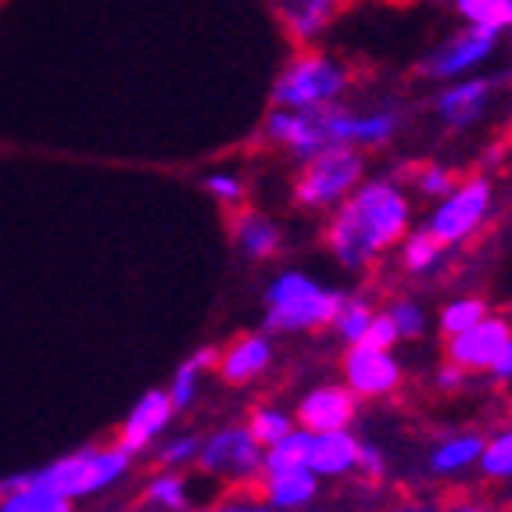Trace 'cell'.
<instances>
[{
	"instance_id": "obj_1",
	"label": "cell",
	"mask_w": 512,
	"mask_h": 512,
	"mask_svg": "<svg viewBox=\"0 0 512 512\" xmlns=\"http://www.w3.org/2000/svg\"><path fill=\"white\" fill-rule=\"evenodd\" d=\"M412 222L409 194L394 180H366L326 222V248L344 269H366L402 244Z\"/></svg>"
},
{
	"instance_id": "obj_2",
	"label": "cell",
	"mask_w": 512,
	"mask_h": 512,
	"mask_svg": "<svg viewBox=\"0 0 512 512\" xmlns=\"http://www.w3.org/2000/svg\"><path fill=\"white\" fill-rule=\"evenodd\" d=\"M129 470H133V455L122 444H108V448L86 444L79 452L54 459L51 466L0 477V498L15 491V487H43L51 495L79 502V498L101 495L104 487H115L122 477H129Z\"/></svg>"
},
{
	"instance_id": "obj_3",
	"label": "cell",
	"mask_w": 512,
	"mask_h": 512,
	"mask_svg": "<svg viewBox=\"0 0 512 512\" xmlns=\"http://www.w3.org/2000/svg\"><path fill=\"white\" fill-rule=\"evenodd\" d=\"M348 294L333 291L316 276L301 273V269H283L265 287V319L262 330L269 337L280 333H308L333 326V316L341 312Z\"/></svg>"
},
{
	"instance_id": "obj_4",
	"label": "cell",
	"mask_w": 512,
	"mask_h": 512,
	"mask_svg": "<svg viewBox=\"0 0 512 512\" xmlns=\"http://www.w3.org/2000/svg\"><path fill=\"white\" fill-rule=\"evenodd\" d=\"M351 129H355V111L344 104L308 111L273 108L262 122V137L265 144L291 151L298 162H308L330 147H351Z\"/></svg>"
},
{
	"instance_id": "obj_5",
	"label": "cell",
	"mask_w": 512,
	"mask_h": 512,
	"mask_svg": "<svg viewBox=\"0 0 512 512\" xmlns=\"http://www.w3.org/2000/svg\"><path fill=\"white\" fill-rule=\"evenodd\" d=\"M344 90H348V69L344 65H337L323 51H301L276 76L273 108H287V111L326 108V104H341Z\"/></svg>"
},
{
	"instance_id": "obj_6",
	"label": "cell",
	"mask_w": 512,
	"mask_h": 512,
	"mask_svg": "<svg viewBox=\"0 0 512 512\" xmlns=\"http://www.w3.org/2000/svg\"><path fill=\"white\" fill-rule=\"evenodd\" d=\"M301 165L305 169L294 183V201L305 212H333L366 183V158L359 147H330Z\"/></svg>"
},
{
	"instance_id": "obj_7",
	"label": "cell",
	"mask_w": 512,
	"mask_h": 512,
	"mask_svg": "<svg viewBox=\"0 0 512 512\" xmlns=\"http://www.w3.org/2000/svg\"><path fill=\"white\" fill-rule=\"evenodd\" d=\"M197 466L226 484H251L265 473V448L248 427H222L201 441Z\"/></svg>"
},
{
	"instance_id": "obj_8",
	"label": "cell",
	"mask_w": 512,
	"mask_h": 512,
	"mask_svg": "<svg viewBox=\"0 0 512 512\" xmlns=\"http://www.w3.org/2000/svg\"><path fill=\"white\" fill-rule=\"evenodd\" d=\"M487 212H491V183L484 176H473V180H462L444 201H437L423 230L434 233L437 244H444V248H455L480 230Z\"/></svg>"
},
{
	"instance_id": "obj_9",
	"label": "cell",
	"mask_w": 512,
	"mask_h": 512,
	"mask_svg": "<svg viewBox=\"0 0 512 512\" xmlns=\"http://www.w3.org/2000/svg\"><path fill=\"white\" fill-rule=\"evenodd\" d=\"M498 51V36L487 33V29H459L455 36L441 40L427 58L419 61V76L430 79V83H455V79H466L495 58Z\"/></svg>"
},
{
	"instance_id": "obj_10",
	"label": "cell",
	"mask_w": 512,
	"mask_h": 512,
	"mask_svg": "<svg viewBox=\"0 0 512 512\" xmlns=\"http://www.w3.org/2000/svg\"><path fill=\"white\" fill-rule=\"evenodd\" d=\"M512 337V323L505 316H491L487 312L477 326L448 337L444 351H448V362H455L466 373H491L495 362L502 359L505 344Z\"/></svg>"
},
{
	"instance_id": "obj_11",
	"label": "cell",
	"mask_w": 512,
	"mask_h": 512,
	"mask_svg": "<svg viewBox=\"0 0 512 512\" xmlns=\"http://www.w3.org/2000/svg\"><path fill=\"white\" fill-rule=\"evenodd\" d=\"M344 387L355 398H387L402 387V362L394 359L391 351L359 348L351 344L344 355Z\"/></svg>"
},
{
	"instance_id": "obj_12",
	"label": "cell",
	"mask_w": 512,
	"mask_h": 512,
	"mask_svg": "<svg viewBox=\"0 0 512 512\" xmlns=\"http://www.w3.org/2000/svg\"><path fill=\"white\" fill-rule=\"evenodd\" d=\"M495 90H498V79H487V76L455 79V83H448V86L437 90V97H434L437 119H441L448 129L477 126V122H484Z\"/></svg>"
},
{
	"instance_id": "obj_13",
	"label": "cell",
	"mask_w": 512,
	"mask_h": 512,
	"mask_svg": "<svg viewBox=\"0 0 512 512\" xmlns=\"http://www.w3.org/2000/svg\"><path fill=\"white\" fill-rule=\"evenodd\" d=\"M359 416V398L344 384H319L298 402V427L312 430V434H326V430H351Z\"/></svg>"
},
{
	"instance_id": "obj_14",
	"label": "cell",
	"mask_w": 512,
	"mask_h": 512,
	"mask_svg": "<svg viewBox=\"0 0 512 512\" xmlns=\"http://www.w3.org/2000/svg\"><path fill=\"white\" fill-rule=\"evenodd\" d=\"M172 416H176V409H172V398L169 391H147L137 398V405L129 409V416L122 419V430H119V444L126 448L129 455H140L147 452L158 437L169 430Z\"/></svg>"
},
{
	"instance_id": "obj_15",
	"label": "cell",
	"mask_w": 512,
	"mask_h": 512,
	"mask_svg": "<svg viewBox=\"0 0 512 512\" xmlns=\"http://www.w3.org/2000/svg\"><path fill=\"white\" fill-rule=\"evenodd\" d=\"M269 366H273V337L265 330H255V333L237 337L226 351H219L215 373H219L226 384L240 387V384L258 380Z\"/></svg>"
},
{
	"instance_id": "obj_16",
	"label": "cell",
	"mask_w": 512,
	"mask_h": 512,
	"mask_svg": "<svg viewBox=\"0 0 512 512\" xmlns=\"http://www.w3.org/2000/svg\"><path fill=\"white\" fill-rule=\"evenodd\" d=\"M230 237L237 251L251 262H269L283 251V230L258 208H237L230 219Z\"/></svg>"
},
{
	"instance_id": "obj_17",
	"label": "cell",
	"mask_w": 512,
	"mask_h": 512,
	"mask_svg": "<svg viewBox=\"0 0 512 512\" xmlns=\"http://www.w3.org/2000/svg\"><path fill=\"white\" fill-rule=\"evenodd\" d=\"M341 4L344 0H276V11L287 36L308 47L333 26V18L341 15Z\"/></svg>"
},
{
	"instance_id": "obj_18",
	"label": "cell",
	"mask_w": 512,
	"mask_h": 512,
	"mask_svg": "<svg viewBox=\"0 0 512 512\" xmlns=\"http://www.w3.org/2000/svg\"><path fill=\"white\" fill-rule=\"evenodd\" d=\"M359 448H362V441L351 434V430L312 434L308 470L316 473V477H344V473H355V466H359Z\"/></svg>"
},
{
	"instance_id": "obj_19",
	"label": "cell",
	"mask_w": 512,
	"mask_h": 512,
	"mask_svg": "<svg viewBox=\"0 0 512 512\" xmlns=\"http://www.w3.org/2000/svg\"><path fill=\"white\" fill-rule=\"evenodd\" d=\"M265 505L273 512H294L305 509L319 491V477L308 466L301 470H283V473H265L262 477Z\"/></svg>"
},
{
	"instance_id": "obj_20",
	"label": "cell",
	"mask_w": 512,
	"mask_h": 512,
	"mask_svg": "<svg viewBox=\"0 0 512 512\" xmlns=\"http://www.w3.org/2000/svg\"><path fill=\"white\" fill-rule=\"evenodd\" d=\"M215 362H219V348H205V351H194L190 359H183L180 366H176L172 384L165 387L172 398V409L183 412L194 405L197 391H201V380H205L208 369H215Z\"/></svg>"
},
{
	"instance_id": "obj_21",
	"label": "cell",
	"mask_w": 512,
	"mask_h": 512,
	"mask_svg": "<svg viewBox=\"0 0 512 512\" xmlns=\"http://www.w3.org/2000/svg\"><path fill=\"white\" fill-rule=\"evenodd\" d=\"M480 455H484V437L480 434L444 437L434 452H430V470H434L437 477H452V473H462V470H470V466H477Z\"/></svg>"
},
{
	"instance_id": "obj_22",
	"label": "cell",
	"mask_w": 512,
	"mask_h": 512,
	"mask_svg": "<svg viewBox=\"0 0 512 512\" xmlns=\"http://www.w3.org/2000/svg\"><path fill=\"white\" fill-rule=\"evenodd\" d=\"M402 129V115L394 108H369L355 111V129H351V147H384L394 140V133Z\"/></svg>"
},
{
	"instance_id": "obj_23",
	"label": "cell",
	"mask_w": 512,
	"mask_h": 512,
	"mask_svg": "<svg viewBox=\"0 0 512 512\" xmlns=\"http://www.w3.org/2000/svg\"><path fill=\"white\" fill-rule=\"evenodd\" d=\"M144 502L158 512H187L190 495H187V477L180 470H162L154 473L144 484Z\"/></svg>"
},
{
	"instance_id": "obj_24",
	"label": "cell",
	"mask_w": 512,
	"mask_h": 512,
	"mask_svg": "<svg viewBox=\"0 0 512 512\" xmlns=\"http://www.w3.org/2000/svg\"><path fill=\"white\" fill-rule=\"evenodd\" d=\"M455 11L462 22L473 29H487V33H509L512 29V0H455Z\"/></svg>"
},
{
	"instance_id": "obj_25",
	"label": "cell",
	"mask_w": 512,
	"mask_h": 512,
	"mask_svg": "<svg viewBox=\"0 0 512 512\" xmlns=\"http://www.w3.org/2000/svg\"><path fill=\"white\" fill-rule=\"evenodd\" d=\"M308 448H312V430L294 427L283 441L265 448V473H283V470H301V466H308Z\"/></svg>"
},
{
	"instance_id": "obj_26",
	"label": "cell",
	"mask_w": 512,
	"mask_h": 512,
	"mask_svg": "<svg viewBox=\"0 0 512 512\" xmlns=\"http://www.w3.org/2000/svg\"><path fill=\"white\" fill-rule=\"evenodd\" d=\"M444 255V244H437V237L430 230H409L402 237V265L412 276L430 273Z\"/></svg>"
},
{
	"instance_id": "obj_27",
	"label": "cell",
	"mask_w": 512,
	"mask_h": 512,
	"mask_svg": "<svg viewBox=\"0 0 512 512\" xmlns=\"http://www.w3.org/2000/svg\"><path fill=\"white\" fill-rule=\"evenodd\" d=\"M0 512H76V502L51 495L43 487H15L0 498Z\"/></svg>"
},
{
	"instance_id": "obj_28",
	"label": "cell",
	"mask_w": 512,
	"mask_h": 512,
	"mask_svg": "<svg viewBox=\"0 0 512 512\" xmlns=\"http://www.w3.org/2000/svg\"><path fill=\"white\" fill-rule=\"evenodd\" d=\"M484 316H487V301L473 298V294H462V298H452L441 308V316H437V330H441L444 337H455V333L477 326Z\"/></svg>"
},
{
	"instance_id": "obj_29",
	"label": "cell",
	"mask_w": 512,
	"mask_h": 512,
	"mask_svg": "<svg viewBox=\"0 0 512 512\" xmlns=\"http://www.w3.org/2000/svg\"><path fill=\"white\" fill-rule=\"evenodd\" d=\"M294 427H298V419H294L287 409H276V405H262V409H255L248 419V430L255 434V441L262 444V448L283 441Z\"/></svg>"
},
{
	"instance_id": "obj_30",
	"label": "cell",
	"mask_w": 512,
	"mask_h": 512,
	"mask_svg": "<svg viewBox=\"0 0 512 512\" xmlns=\"http://www.w3.org/2000/svg\"><path fill=\"white\" fill-rule=\"evenodd\" d=\"M373 305L369 301H362V298H344V305H341V312L333 316V333L341 337L344 344H359L362 337H366V330H369V323H373Z\"/></svg>"
},
{
	"instance_id": "obj_31",
	"label": "cell",
	"mask_w": 512,
	"mask_h": 512,
	"mask_svg": "<svg viewBox=\"0 0 512 512\" xmlns=\"http://www.w3.org/2000/svg\"><path fill=\"white\" fill-rule=\"evenodd\" d=\"M477 466L491 480H512V430H498L491 441H484V455Z\"/></svg>"
},
{
	"instance_id": "obj_32",
	"label": "cell",
	"mask_w": 512,
	"mask_h": 512,
	"mask_svg": "<svg viewBox=\"0 0 512 512\" xmlns=\"http://www.w3.org/2000/svg\"><path fill=\"white\" fill-rule=\"evenodd\" d=\"M387 316H391L394 330H398V341H419V337L427 333V312H423V305L412 298L391 301Z\"/></svg>"
},
{
	"instance_id": "obj_33",
	"label": "cell",
	"mask_w": 512,
	"mask_h": 512,
	"mask_svg": "<svg viewBox=\"0 0 512 512\" xmlns=\"http://www.w3.org/2000/svg\"><path fill=\"white\" fill-rule=\"evenodd\" d=\"M197 455H201V437L197 434H172L169 441H162V448H158L162 470H183V466L197 462Z\"/></svg>"
},
{
	"instance_id": "obj_34",
	"label": "cell",
	"mask_w": 512,
	"mask_h": 512,
	"mask_svg": "<svg viewBox=\"0 0 512 512\" xmlns=\"http://www.w3.org/2000/svg\"><path fill=\"white\" fill-rule=\"evenodd\" d=\"M205 194L215 197L219 205H230L237 208L244 201V180H240L237 172H208L205 176Z\"/></svg>"
},
{
	"instance_id": "obj_35",
	"label": "cell",
	"mask_w": 512,
	"mask_h": 512,
	"mask_svg": "<svg viewBox=\"0 0 512 512\" xmlns=\"http://www.w3.org/2000/svg\"><path fill=\"white\" fill-rule=\"evenodd\" d=\"M416 187H419V194L430 197V201H444V197L459 187V180H455V172L444 169V165H427V169L416 176Z\"/></svg>"
},
{
	"instance_id": "obj_36",
	"label": "cell",
	"mask_w": 512,
	"mask_h": 512,
	"mask_svg": "<svg viewBox=\"0 0 512 512\" xmlns=\"http://www.w3.org/2000/svg\"><path fill=\"white\" fill-rule=\"evenodd\" d=\"M398 344V330H394L391 316L387 312H376L373 323H369L366 337L359 341V348H376V351H391Z\"/></svg>"
},
{
	"instance_id": "obj_37",
	"label": "cell",
	"mask_w": 512,
	"mask_h": 512,
	"mask_svg": "<svg viewBox=\"0 0 512 512\" xmlns=\"http://www.w3.org/2000/svg\"><path fill=\"white\" fill-rule=\"evenodd\" d=\"M355 473H362V477L369 480H380L387 473V455L380 444H362L359 448V466H355Z\"/></svg>"
},
{
	"instance_id": "obj_38",
	"label": "cell",
	"mask_w": 512,
	"mask_h": 512,
	"mask_svg": "<svg viewBox=\"0 0 512 512\" xmlns=\"http://www.w3.org/2000/svg\"><path fill=\"white\" fill-rule=\"evenodd\" d=\"M462 384H466V369H459L455 362H444V366L437 369V387H441V391H459Z\"/></svg>"
},
{
	"instance_id": "obj_39",
	"label": "cell",
	"mask_w": 512,
	"mask_h": 512,
	"mask_svg": "<svg viewBox=\"0 0 512 512\" xmlns=\"http://www.w3.org/2000/svg\"><path fill=\"white\" fill-rule=\"evenodd\" d=\"M208 512H273L265 502H222Z\"/></svg>"
},
{
	"instance_id": "obj_40",
	"label": "cell",
	"mask_w": 512,
	"mask_h": 512,
	"mask_svg": "<svg viewBox=\"0 0 512 512\" xmlns=\"http://www.w3.org/2000/svg\"><path fill=\"white\" fill-rule=\"evenodd\" d=\"M491 376H495V380H512V337H509V344H505L502 359H498L495 369H491Z\"/></svg>"
},
{
	"instance_id": "obj_41",
	"label": "cell",
	"mask_w": 512,
	"mask_h": 512,
	"mask_svg": "<svg viewBox=\"0 0 512 512\" xmlns=\"http://www.w3.org/2000/svg\"><path fill=\"white\" fill-rule=\"evenodd\" d=\"M398 512H437V509H430V505H402Z\"/></svg>"
},
{
	"instance_id": "obj_42",
	"label": "cell",
	"mask_w": 512,
	"mask_h": 512,
	"mask_svg": "<svg viewBox=\"0 0 512 512\" xmlns=\"http://www.w3.org/2000/svg\"><path fill=\"white\" fill-rule=\"evenodd\" d=\"M452 512H484V509H477V505H462V509H452Z\"/></svg>"
},
{
	"instance_id": "obj_43",
	"label": "cell",
	"mask_w": 512,
	"mask_h": 512,
	"mask_svg": "<svg viewBox=\"0 0 512 512\" xmlns=\"http://www.w3.org/2000/svg\"><path fill=\"white\" fill-rule=\"evenodd\" d=\"M509 412H512V394H509Z\"/></svg>"
}]
</instances>
